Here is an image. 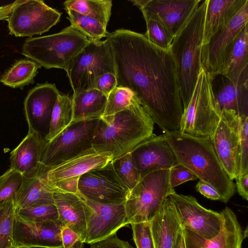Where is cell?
<instances>
[{
  "label": "cell",
  "mask_w": 248,
  "mask_h": 248,
  "mask_svg": "<svg viewBox=\"0 0 248 248\" xmlns=\"http://www.w3.org/2000/svg\"><path fill=\"white\" fill-rule=\"evenodd\" d=\"M183 228L209 239L220 231L222 223L220 213L206 209L196 199L173 191L169 196Z\"/></svg>",
  "instance_id": "14"
},
{
  "label": "cell",
  "mask_w": 248,
  "mask_h": 248,
  "mask_svg": "<svg viewBox=\"0 0 248 248\" xmlns=\"http://www.w3.org/2000/svg\"><path fill=\"white\" fill-rule=\"evenodd\" d=\"M7 17V12L4 6H0V20H5Z\"/></svg>",
  "instance_id": "50"
},
{
  "label": "cell",
  "mask_w": 248,
  "mask_h": 248,
  "mask_svg": "<svg viewBox=\"0 0 248 248\" xmlns=\"http://www.w3.org/2000/svg\"><path fill=\"white\" fill-rule=\"evenodd\" d=\"M66 72L74 93L93 89L98 78L103 74L115 75L112 52L108 42L89 40Z\"/></svg>",
  "instance_id": "8"
},
{
  "label": "cell",
  "mask_w": 248,
  "mask_h": 248,
  "mask_svg": "<svg viewBox=\"0 0 248 248\" xmlns=\"http://www.w3.org/2000/svg\"><path fill=\"white\" fill-rule=\"evenodd\" d=\"M248 174V116L240 120V170L238 176Z\"/></svg>",
  "instance_id": "41"
},
{
  "label": "cell",
  "mask_w": 248,
  "mask_h": 248,
  "mask_svg": "<svg viewBox=\"0 0 248 248\" xmlns=\"http://www.w3.org/2000/svg\"><path fill=\"white\" fill-rule=\"evenodd\" d=\"M173 248H186L182 227H181L178 233L176 242Z\"/></svg>",
  "instance_id": "49"
},
{
  "label": "cell",
  "mask_w": 248,
  "mask_h": 248,
  "mask_svg": "<svg viewBox=\"0 0 248 248\" xmlns=\"http://www.w3.org/2000/svg\"><path fill=\"white\" fill-rule=\"evenodd\" d=\"M197 179L196 175L190 170L180 164L170 169V183L173 188L185 182L196 180Z\"/></svg>",
  "instance_id": "42"
},
{
  "label": "cell",
  "mask_w": 248,
  "mask_h": 248,
  "mask_svg": "<svg viewBox=\"0 0 248 248\" xmlns=\"http://www.w3.org/2000/svg\"><path fill=\"white\" fill-rule=\"evenodd\" d=\"M73 117L72 98L68 95L59 94L54 105L46 137L49 141L64 130L71 124Z\"/></svg>",
  "instance_id": "32"
},
{
  "label": "cell",
  "mask_w": 248,
  "mask_h": 248,
  "mask_svg": "<svg viewBox=\"0 0 248 248\" xmlns=\"http://www.w3.org/2000/svg\"><path fill=\"white\" fill-rule=\"evenodd\" d=\"M89 40L71 25L60 32L25 40L22 54L46 69L66 71Z\"/></svg>",
  "instance_id": "5"
},
{
  "label": "cell",
  "mask_w": 248,
  "mask_h": 248,
  "mask_svg": "<svg viewBox=\"0 0 248 248\" xmlns=\"http://www.w3.org/2000/svg\"><path fill=\"white\" fill-rule=\"evenodd\" d=\"M170 169L152 172L129 191L124 202L127 224L150 222L174 190L170 183Z\"/></svg>",
  "instance_id": "7"
},
{
  "label": "cell",
  "mask_w": 248,
  "mask_h": 248,
  "mask_svg": "<svg viewBox=\"0 0 248 248\" xmlns=\"http://www.w3.org/2000/svg\"><path fill=\"white\" fill-rule=\"evenodd\" d=\"M41 66L35 62L22 59L15 63L1 78L0 81L13 88H22L31 83Z\"/></svg>",
  "instance_id": "31"
},
{
  "label": "cell",
  "mask_w": 248,
  "mask_h": 248,
  "mask_svg": "<svg viewBox=\"0 0 248 248\" xmlns=\"http://www.w3.org/2000/svg\"><path fill=\"white\" fill-rule=\"evenodd\" d=\"M220 213L222 217L220 230L209 239L182 228L186 248H242L243 232L235 214L228 207Z\"/></svg>",
  "instance_id": "20"
},
{
  "label": "cell",
  "mask_w": 248,
  "mask_h": 248,
  "mask_svg": "<svg viewBox=\"0 0 248 248\" xmlns=\"http://www.w3.org/2000/svg\"><path fill=\"white\" fill-rule=\"evenodd\" d=\"M154 124L147 110L136 97L128 108L99 119L92 148L97 153L111 154L114 160L131 152L152 136Z\"/></svg>",
  "instance_id": "2"
},
{
  "label": "cell",
  "mask_w": 248,
  "mask_h": 248,
  "mask_svg": "<svg viewBox=\"0 0 248 248\" xmlns=\"http://www.w3.org/2000/svg\"><path fill=\"white\" fill-rule=\"evenodd\" d=\"M83 197L90 207L84 243L90 244L103 240L127 225L124 203L102 204Z\"/></svg>",
  "instance_id": "16"
},
{
  "label": "cell",
  "mask_w": 248,
  "mask_h": 248,
  "mask_svg": "<svg viewBox=\"0 0 248 248\" xmlns=\"http://www.w3.org/2000/svg\"><path fill=\"white\" fill-rule=\"evenodd\" d=\"M248 0H208L204 22L202 46L218 30L228 25Z\"/></svg>",
  "instance_id": "25"
},
{
  "label": "cell",
  "mask_w": 248,
  "mask_h": 248,
  "mask_svg": "<svg viewBox=\"0 0 248 248\" xmlns=\"http://www.w3.org/2000/svg\"><path fill=\"white\" fill-rule=\"evenodd\" d=\"M212 90L221 111H234L239 116H248V80L234 82L217 74L210 77Z\"/></svg>",
  "instance_id": "24"
},
{
  "label": "cell",
  "mask_w": 248,
  "mask_h": 248,
  "mask_svg": "<svg viewBox=\"0 0 248 248\" xmlns=\"http://www.w3.org/2000/svg\"><path fill=\"white\" fill-rule=\"evenodd\" d=\"M117 85L115 75L110 73H106L100 76L95 83L94 89L104 93L107 97Z\"/></svg>",
  "instance_id": "44"
},
{
  "label": "cell",
  "mask_w": 248,
  "mask_h": 248,
  "mask_svg": "<svg viewBox=\"0 0 248 248\" xmlns=\"http://www.w3.org/2000/svg\"><path fill=\"white\" fill-rule=\"evenodd\" d=\"M80 177H75L56 182L52 186L64 192L78 194V181Z\"/></svg>",
  "instance_id": "45"
},
{
  "label": "cell",
  "mask_w": 248,
  "mask_h": 248,
  "mask_svg": "<svg viewBox=\"0 0 248 248\" xmlns=\"http://www.w3.org/2000/svg\"><path fill=\"white\" fill-rule=\"evenodd\" d=\"M141 179L157 170H169L179 164L164 134H154L131 152Z\"/></svg>",
  "instance_id": "18"
},
{
  "label": "cell",
  "mask_w": 248,
  "mask_h": 248,
  "mask_svg": "<svg viewBox=\"0 0 248 248\" xmlns=\"http://www.w3.org/2000/svg\"><path fill=\"white\" fill-rule=\"evenodd\" d=\"M136 97L129 89L116 87L108 96L103 116L111 115L128 108Z\"/></svg>",
  "instance_id": "38"
},
{
  "label": "cell",
  "mask_w": 248,
  "mask_h": 248,
  "mask_svg": "<svg viewBox=\"0 0 248 248\" xmlns=\"http://www.w3.org/2000/svg\"><path fill=\"white\" fill-rule=\"evenodd\" d=\"M150 224L155 248H173L182 226L169 197Z\"/></svg>",
  "instance_id": "26"
},
{
  "label": "cell",
  "mask_w": 248,
  "mask_h": 248,
  "mask_svg": "<svg viewBox=\"0 0 248 248\" xmlns=\"http://www.w3.org/2000/svg\"><path fill=\"white\" fill-rule=\"evenodd\" d=\"M53 198L60 226L69 228L77 232L84 242L90 207L83 196L79 193H68L54 188Z\"/></svg>",
  "instance_id": "21"
},
{
  "label": "cell",
  "mask_w": 248,
  "mask_h": 248,
  "mask_svg": "<svg viewBox=\"0 0 248 248\" xmlns=\"http://www.w3.org/2000/svg\"><path fill=\"white\" fill-rule=\"evenodd\" d=\"M235 180L237 192L244 199L248 201V174L242 176H238Z\"/></svg>",
  "instance_id": "48"
},
{
  "label": "cell",
  "mask_w": 248,
  "mask_h": 248,
  "mask_svg": "<svg viewBox=\"0 0 248 248\" xmlns=\"http://www.w3.org/2000/svg\"><path fill=\"white\" fill-rule=\"evenodd\" d=\"M133 238L137 248H155L150 222L131 223Z\"/></svg>",
  "instance_id": "40"
},
{
  "label": "cell",
  "mask_w": 248,
  "mask_h": 248,
  "mask_svg": "<svg viewBox=\"0 0 248 248\" xmlns=\"http://www.w3.org/2000/svg\"><path fill=\"white\" fill-rule=\"evenodd\" d=\"M47 142L37 133L29 131L11 152L10 168L22 174L35 168L40 164Z\"/></svg>",
  "instance_id": "27"
},
{
  "label": "cell",
  "mask_w": 248,
  "mask_h": 248,
  "mask_svg": "<svg viewBox=\"0 0 248 248\" xmlns=\"http://www.w3.org/2000/svg\"><path fill=\"white\" fill-rule=\"evenodd\" d=\"M221 113L212 90L210 76L202 68L189 102L183 110L179 132L193 138L210 140Z\"/></svg>",
  "instance_id": "6"
},
{
  "label": "cell",
  "mask_w": 248,
  "mask_h": 248,
  "mask_svg": "<svg viewBox=\"0 0 248 248\" xmlns=\"http://www.w3.org/2000/svg\"><path fill=\"white\" fill-rule=\"evenodd\" d=\"M112 5L109 0H68L63 2L66 10H73L92 17L106 27L111 16Z\"/></svg>",
  "instance_id": "30"
},
{
  "label": "cell",
  "mask_w": 248,
  "mask_h": 248,
  "mask_svg": "<svg viewBox=\"0 0 248 248\" xmlns=\"http://www.w3.org/2000/svg\"><path fill=\"white\" fill-rule=\"evenodd\" d=\"M62 14L40 0H17L7 21L10 34L17 37L41 34L59 21Z\"/></svg>",
  "instance_id": "10"
},
{
  "label": "cell",
  "mask_w": 248,
  "mask_h": 248,
  "mask_svg": "<svg viewBox=\"0 0 248 248\" xmlns=\"http://www.w3.org/2000/svg\"><path fill=\"white\" fill-rule=\"evenodd\" d=\"M20 248L19 247H18V246H16V245H14L13 246H12L11 248Z\"/></svg>",
  "instance_id": "52"
},
{
  "label": "cell",
  "mask_w": 248,
  "mask_h": 248,
  "mask_svg": "<svg viewBox=\"0 0 248 248\" xmlns=\"http://www.w3.org/2000/svg\"><path fill=\"white\" fill-rule=\"evenodd\" d=\"M99 119L72 122L48 141L40 162L45 170L92 148V139Z\"/></svg>",
  "instance_id": "9"
},
{
  "label": "cell",
  "mask_w": 248,
  "mask_h": 248,
  "mask_svg": "<svg viewBox=\"0 0 248 248\" xmlns=\"http://www.w3.org/2000/svg\"><path fill=\"white\" fill-rule=\"evenodd\" d=\"M106 40L112 52L117 87L130 90L164 134L179 131L183 106L170 50L125 29L108 32Z\"/></svg>",
  "instance_id": "1"
},
{
  "label": "cell",
  "mask_w": 248,
  "mask_h": 248,
  "mask_svg": "<svg viewBox=\"0 0 248 248\" xmlns=\"http://www.w3.org/2000/svg\"><path fill=\"white\" fill-rule=\"evenodd\" d=\"M71 26L86 36L89 40H100L108 32L106 27L96 20L79 14L73 10H66Z\"/></svg>",
  "instance_id": "33"
},
{
  "label": "cell",
  "mask_w": 248,
  "mask_h": 248,
  "mask_svg": "<svg viewBox=\"0 0 248 248\" xmlns=\"http://www.w3.org/2000/svg\"><path fill=\"white\" fill-rule=\"evenodd\" d=\"M164 134L178 164L214 187L220 195L222 202H228L235 193V186L225 171L211 140L193 138L179 131Z\"/></svg>",
  "instance_id": "3"
},
{
  "label": "cell",
  "mask_w": 248,
  "mask_h": 248,
  "mask_svg": "<svg viewBox=\"0 0 248 248\" xmlns=\"http://www.w3.org/2000/svg\"><path fill=\"white\" fill-rule=\"evenodd\" d=\"M248 24L237 37L221 70L234 82L248 80Z\"/></svg>",
  "instance_id": "28"
},
{
  "label": "cell",
  "mask_w": 248,
  "mask_h": 248,
  "mask_svg": "<svg viewBox=\"0 0 248 248\" xmlns=\"http://www.w3.org/2000/svg\"><path fill=\"white\" fill-rule=\"evenodd\" d=\"M202 0H133L145 20L155 19L175 35Z\"/></svg>",
  "instance_id": "15"
},
{
  "label": "cell",
  "mask_w": 248,
  "mask_h": 248,
  "mask_svg": "<svg viewBox=\"0 0 248 248\" xmlns=\"http://www.w3.org/2000/svg\"><path fill=\"white\" fill-rule=\"evenodd\" d=\"M22 180V174L10 168L0 176V205L15 197Z\"/></svg>",
  "instance_id": "39"
},
{
  "label": "cell",
  "mask_w": 248,
  "mask_h": 248,
  "mask_svg": "<svg viewBox=\"0 0 248 248\" xmlns=\"http://www.w3.org/2000/svg\"><path fill=\"white\" fill-rule=\"evenodd\" d=\"M107 97L104 93L95 89L74 93L72 97V122L89 121L102 117Z\"/></svg>",
  "instance_id": "29"
},
{
  "label": "cell",
  "mask_w": 248,
  "mask_h": 248,
  "mask_svg": "<svg viewBox=\"0 0 248 248\" xmlns=\"http://www.w3.org/2000/svg\"><path fill=\"white\" fill-rule=\"evenodd\" d=\"M207 0L201 1L174 35L170 50L175 61L183 110L191 98L201 69Z\"/></svg>",
  "instance_id": "4"
},
{
  "label": "cell",
  "mask_w": 248,
  "mask_h": 248,
  "mask_svg": "<svg viewBox=\"0 0 248 248\" xmlns=\"http://www.w3.org/2000/svg\"><path fill=\"white\" fill-rule=\"evenodd\" d=\"M147 31L144 35L154 45L165 50H170L174 35L160 21L155 19L145 21Z\"/></svg>",
  "instance_id": "37"
},
{
  "label": "cell",
  "mask_w": 248,
  "mask_h": 248,
  "mask_svg": "<svg viewBox=\"0 0 248 248\" xmlns=\"http://www.w3.org/2000/svg\"><path fill=\"white\" fill-rule=\"evenodd\" d=\"M78 189L84 198L107 204L124 203L129 192L116 174L111 161L82 174L79 179Z\"/></svg>",
  "instance_id": "11"
},
{
  "label": "cell",
  "mask_w": 248,
  "mask_h": 248,
  "mask_svg": "<svg viewBox=\"0 0 248 248\" xmlns=\"http://www.w3.org/2000/svg\"><path fill=\"white\" fill-rule=\"evenodd\" d=\"M61 236L63 248H69L80 240V236L77 232L67 227L62 228Z\"/></svg>",
  "instance_id": "47"
},
{
  "label": "cell",
  "mask_w": 248,
  "mask_h": 248,
  "mask_svg": "<svg viewBox=\"0 0 248 248\" xmlns=\"http://www.w3.org/2000/svg\"><path fill=\"white\" fill-rule=\"evenodd\" d=\"M15 217L14 197H11L0 205V248H10L14 245Z\"/></svg>",
  "instance_id": "34"
},
{
  "label": "cell",
  "mask_w": 248,
  "mask_h": 248,
  "mask_svg": "<svg viewBox=\"0 0 248 248\" xmlns=\"http://www.w3.org/2000/svg\"><path fill=\"white\" fill-rule=\"evenodd\" d=\"M248 24V3L228 25L218 30L207 44L202 46V66L210 77L219 73L237 37Z\"/></svg>",
  "instance_id": "13"
},
{
  "label": "cell",
  "mask_w": 248,
  "mask_h": 248,
  "mask_svg": "<svg viewBox=\"0 0 248 248\" xmlns=\"http://www.w3.org/2000/svg\"><path fill=\"white\" fill-rule=\"evenodd\" d=\"M195 187L196 190L205 197L211 200L221 202V197L219 193L214 187L205 182L199 180Z\"/></svg>",
  "instance_id": "46"
},
{
  "label": "cell",
  "mask_w": 248,
  "mask_h": 248,
  "mask_svg": "<svg viewBox=\"0 0 248 248\" xmlns=\"http://www.w3.org/2000/svg\"><path fill=\"white\" fill-rule=\"evenodd\" d=\"M90 248H133L127 242L117 236L116 233L99 241L90 244Z\"/></svg>",
  "instance_id": "43"
},
{
  "label": "cell",
  "mask_w": 248,
  "mask_h": 248,
  "mask_svg": "<svg viewBox=\"0 0 248 248\" xmlns=\"http://www.w3.org/2000/svg\"><path fill=\"white\" fill-rule=\"evenodd\" d=\"M112 160L108 153H99L93 148L44 171L46 182L52 186L56 182L66 179L80 177L92 170L104 166Z\"/></svg>",
  "instance_id": "23"
},
{
  "label": "cell",
  "mask_w": 248,
  "mask_h": 248,
  "mask_svg": "<svg viewBox=\"0 0 248 248\" xmlns=\"http://www.w3.org/2000/svg\"><path fill=\"white\" fill-rule=\"evenodd\" d=\"M62 229L58 220L27 222L16 216L14 245L20 248H63Z\"/></svg>",
  "instance_id": "19"
},
{
  "label": "cell",
  "mask_w": 248,
  "mask_h": 248,
  "mask_svg": "<svg viewBox=\"0 0 248 248\" xmlns=\"http://www.w3.org/2000/svg\"><path fill=\"white\" fill-rule=\"evenodd\" d=\"M240 120L234 111L221 110L217 125L210 139L229 178L233 181L240 170Z\"/></svg>",
  "instance_id": "12"
},
{
  "label": "cell",
  "mask_w": 248,
  "mask_h": 248,
  "mask_svg": "<svg viewBox=\"0 0 248 248\" xmlns=\"http://www.w3.org/2000/svg\"><path fill=\"white\" fill-rule=\"evenodd\" d=\"M84 246V242L81 240H79L75 243L72 246H71L69 248H82Z\"/></svg>",
  "instance_id": "51"
},
{
  "label": "cell",
  "mask_w": 248,
  "mask_h": 248,
  "mask_svg": "<svg viewBox=\"0 0 248 248\" xmlns=\"http://www.w3.org/2000/svg\"><path fill=\"white\" fill-rule=\"evenodd\" d=\"M59 94L55 84L48 83L38 84L29 92L24 102L29 131L35 132L46 139Z\"/></svg>",
  "instance_id": "17"
},
{
  "label": "cell",
  "mask_w": 248,
  "mask_h": 248,
  "mask_svg": "<svg viewBox=\"0 0 248 248\" xmlns=\"http://www.w3.org/2000/svg\"><path fill=\"white\" fill-rule=\"evenodd\" d=\"M38 248V247H35V248Z\"/></svg>",
  "instance_id": "53"
},
{
  "label": "cell",
  "mask_w": 248,
  "mask_h": 248,
  "mask_svg": "<svg viewBox=\"0 0 248 248\" xmlns=\"http://www.w3.org/2000/svg\"><path fill=\"white\" fill-rule=\"evenodd\" d=\"M43 172L39 164L22 174L20 187L14 197L16 211L31 206L55 204L54 187L46 182Z\"/></svg>",
  "instance_id": "22"
},
{
  "label": "cell",
  "mask_w": 248,
  "mask_h": 248,
  "mask_svg": "<svg viewBox=\"0 0 248 248\" xmlns=\"http://www.w3.org/2000/svg\"><path fill=\"white\" fill-rule=\"evenodd\" d=\"M111 162L116 174L129 191L141 180L130 152L111 160Z\"/></svg>",
  "instance_id": "35"
},
{
  "label": "cell",
  "mask_w": 248,
  "mask_h": 248,
  "mask_svg": "<svg viewBox=\"0 0 248 248\" xmlns=\"http://www.w3.org/2000/svg\"><path fill=\"white\" fill-rule=\"evenodd\" d=\"M16 216L27 222L57 221L58 213L55 204L29 207L16 211Z\"/></svg>",
  "instance_id": "36"
}]
</instances>
